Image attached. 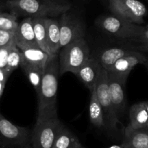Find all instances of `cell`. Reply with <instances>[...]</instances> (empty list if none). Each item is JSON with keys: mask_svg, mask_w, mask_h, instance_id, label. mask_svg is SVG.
<instances>
[{"mask_svg": "<svg viewBox=\"0 0 148 148\" xmlns=\"http://www.w3.org/2000/svg\"><path fill=\"white\" fill-rule=\"evenodd\" d=\"M60 76L58 55H50L45 65L42 84L38 95L37 119L58 117L57 94Z\"/></svg>", "mask_w": 148, "mask_h": 148, "instance_id": "1", "label": "cell"}, {"mask_svg": "<svg viewBox=\"0 0 148 148\" xmlns=\"http://www.w3.org/2000/svg\"><path fill=\"white\" fill-rule=\"evenodd\" d=\"M5 7L17 17L47 18L68 12L71 4L67 0H7Z\"/></svg>", "mask_w": 148, "mask_h": 148, "instance_id": "2", "label": "cell"}, {"mask_svg": "<svg viewBox=\"0 0 148 148\" xmlns=\"http://www.w3.org/2000/svg\"><path fill=\"white\" fill-rule=\"evenodd\" d=\"M90 49L84 38L77 39L60 50V75L65 73H75L90 58Z\"/></svg>", "mask_w": 148, "mask_h": 148, "instance_id": "3", "label": "cell"}, {"mask_svg": "<svg viewBox=\"0 0 148 148\" xmlns=\"http://www.w3.org/2000/svg\"><path fill=\"white\" fill-rule=\"evenodd\" d=\"M97 24L106 34L132 42H134L139 36L144 27L125 21L114 15L100 17L98 19Z\"/></svg>", "mask_w": 148, "mask_h": 148, "instance_id": "4", "label": "cell"}, {"mask_svg": "<svg viewBox=\"0 0 148 148\" xmlns=\"http://www.w3.org/2000/svg\"><path fill=\"white\" fill-rule=\"evenodd\" d=\"M63 123L58 117L36 119L31 132V145L33 148H52L55 138Z\"/></svg>", "mask_w": 148, "mask_h": 148, "instance_id": "5", "label": "cell"}, {"mask_svg": "<svg viewBox=\"0 0 148 148\" xmlns=\"http://www.w3.org/2000/svg\"><path fill=\"white\" fill-rule=\"evenodd\" d=\"M29 129L15 125L0 113V147H21L31 144Z\"/></svg>", "mask_w": 148, "mask_h": 148, "instance_id": "6", "label": "cell"}, {"mask_svg": "<svg viewBox=\"0 0 148 148\" xmlns=\"http://www.w3.org/2000/svg\"><path fill=\"white\" fill-rule=\"evenodd\" d=\"M108 8L113 15L137 25L143 23L147 14L146 6L139 0H108Z\"/></svg>", "mask_w": 148, "mask_h": 148, "instance_id": "7", "label": "cell"}, {"mask_svg": "<svg viewBox=\"0 0 148 148\" xmlns=\"http://www.w3.org/2000/svg\"><path fill=\"white\" fill-rule=\"evenodd\" d=\"M97 96L103 110L105 128L109 131L117 130L118 123H120L119 116L110 98L108 85V76L105 69L102 71L95 86Z\"/></svg>", "mask_w": 148, "mask_h": 148, "instance_id": "8", "label": "cell"}, {"mask_svg": "<svg viewBox=\"0 0 148 148\" xmlns=\"http://www.w3.org/2000/svg\"><path fill=\"white\" fill-rule=\"evenodd\" d=\"M60 48L77 39L84 38L85 26L79 17L70 13L62 14L59 19Z\"/></svg>", "mask_w": 148, "mask_h": 148, "instance_id": "9", "label": "cell"}, {"mask_svg": "<svg viewBox=\"0 0 148 148\" xmlns=\"http://www.w3.org/2000/svg\"><path fill=\"white\" fill-rule=\"evenodd\" d=\"M147 60V57L142 52L134 50L132 53L123 57L110 68L105 70L108 73L116 76L121 82L126 84V81L131 71L139 64H145Z\"/></svg>", "mask_w": 148, "mask_h": 148, "instance_id": "10", "label": "cell"}, {"mask_svg": "<svg viewBox=\"0 0 148 148\" xmlns=\"http://www.w3.org/2000/svg\"><path fill=\"white\" fill-rule=\"evenodd\" d=\"M103 70L97 59L95 57H90L74 74L91 92L96 86Z\"/></svg>", "mask_w": 148, "mask_h": 148, "instance_id": "11", "label": "cell"}, {"mask_svg": "<svg viewBox=\"0 0 148 148\" xmlns=\"http://www.w3.org/2000/svg\"><path fill=\"white\" fill-rule=\"evenodd\" d=\"M107 76L110 98L118 116H119L120 113L124 111L126 106V97L124 91L126 84L111 74L107 73Z\"/></svg>", "mask_w": 148, "mask_h": 148, "instance_id": "12", "label": "cell"}, {"mask_svg": "<svg viewBox=\"0 0 148 148\" xmlns=\"http://www.w3.org/2000/svg\"><path fill=\"white\" fill-rule=\"evenodd\" d=\"M15 44L18 48L39 47L36 40L31 17L25 18L18 24V27L15 31Z\"/></svg>", "mask_w": 148, "mask_h": 148, "instance_id": "13", "label": "cell"}, {"mask_svg": "<svg viewBox=\"0 0 148 148\" xmlns=\"http://www.w3.org/2000/svg\"><path fill=\"white\" fill-rule=\"evenodd\" d=\"M129 121L125 130H147L148 113L145 102H138L131 106Z\"/></svg>", "mask_w": 148, "mask_h": 148, "instance_id": "14", "label": "cell"}, {"mask_svg": "<svg viewBox=\"0 0 148 148\" xmlns=\"http://www.w3.org/2000/svg\"><path fill=\"white\" fill-rule=\"evenodd\" d=\"M47 36L51 55H58L60 50V31L59 20L55 18H45Z\"/></svg>", "mask_w": 148, "mask_h": 148, "instance_id": "15", "label": "cell"}, {"mask_svg": "<svg viewBox=\"0 0 148 148\" xmlns=\"http://www.w3.org/2000/svg\"><path fill=\"white\" fill-rule=\"evenodd\" d=\"M134 49L121 47H110L104 49L96 58L105 70L110 68L115 62L123 57L132 53Z\"/></svg>", "mask_w": 148, "mask_h": 148, "instance_id": "16", "label": "cell"}, {"mask_svg": "<svg viewBox=\"0 0 148 148\" xmlns=\"http://www.w3.org/2000/svg\"><path fill=\"white\" fill-rule=\"evenodd\" d=\"M18 49L22 53L23 61L42 68H45L50 56L39 47H24Z\"/></svg>", "mask_w": 148, "mask_h": 148, "instance_id": "17", "label": "cell"}, {"mask_svg": "<svg viewBox=\"0 0 148 148\" xmlns=\"http://www.w3.org/2000/svg\"><path fill=\"white\" fill-rule=\"evenodd\" d=\"M89 116L90 122L97 129L105 128L103 110L97 96L95 87L91 91L90 102L89 106Z\"/></svg>", "mask_w": 148, "mask_h": 148, "instance_id": "18", "label": "cell"}, {"mask_svg": "<svg viewBox=\"0 0 148 148\" xmlns=\"http://www.w3.org/2000/svg\"><path fill=\"white\" fill-rule=\"evenodd\" d=\"M83 145L77 136L63 124L55 138L52 148H82Z\"/></svg>", "mask_w": 148, "mask_h": 148, "instance_id": "19", "label": "cell"}, {"mask_svg": "<svg viewBox=\"0 0 148 148\" xmlns=\"http://www.w3.org/2000/svg\"><path fill=\"white\" fill-rule=\"evenodd\" d=\"M123 142L129 148H148V130H124Z\"/></svg>", "mask_w": 148, "mask_h": 148, "instance_id": "20", "label": "cell"}, {"mask_svg": "<svg viewBox=\"0 0 148 148\" xmlns=\"http://www.w3.org/2000/svg\"><path fill=\"white\" fill-rule=\"evenodd\" d=\"M21 68L25 73V76H27L36 93H39L45 68H42L40 66L29 64L24 61H23L21 63Z\"/></svg>", "mask_w": 148, "mask_h": 148, "instance_id": "21", "label": "cell"}, {"mask_svg": "<svg viewBox=\"0 0 148 148\" xmlns=\"http://www.w3.org/2000/svg\"><path fill=\"white\" fill-rule=\"evenodd\" d=\"M32 21L34 34H35L37 44L42 50L47 52L49 55H51L50 50H49L47 43L45 18H32Z\"/></svg>", "mask_w": 148, "mask_h": 148, "instance_id": "22", "label": "cell"}, {"mask_svg": "<svg viewBox=\"0 0 148 148\" xmlns=\"http://www.w3.org/2000/svg\"><path fill=\"white\" fill-rule=\"evenodd\" d=\"M23 62V55L21 50L18 49L16 45H14L8 55L5 71L8 72L10 76L14 71L21 67Z\"/></svg>", "mask_w": 148, "mask_h": 148, "instance_id": "23", "label": "cell"}, {"mask_svg": "<svg viewBox=\"0 0 148 148\" xmlns=\"http://www.w3.org/2000/svg\"><path fill=\"white\" fill-rule=\"evenodd\" d=\"M18 24L16 15L11 12H0V30L15 32Z\"/></svg>", "mask_w": 148, "mask_h": 148, "instance_id": "24", "label": "cell"}, {"mask_svg": "<svg viewBox=\"0 0 148 148\" xmlns=\"http://www.w3.org/2000/svg\"><path fill=\"white\" fill-rule=\"evenodd\" d=\"M134 42L137 43L138 45L132 49L139 52H148V25L143 27L142 32Z\"/></svg>", "mask_w": 148, "mask_h": 148, "instance_id": "25", "label": "cell"}, {"mask_svg": "<svg viewBox=\"0 0 148 148\" xmlns=\"http://www.w3.org/2000/svg\"><path fill=\"white\" fill-rule=\"evenodd\" d=\"M15 43V32L0 30V48L6 47Z\"/></svg>", "mask_w": 148, "mask_h": 148, "instance_id": "26", "label": "cell"}, {"mask_svg": "<svg viewBox=\"0 0 148 148\" xmlns=\"http://www.w3.org/2000/svg\"><path fill=\"white\" fill-rule=\"evenodd\" d=\"M16 44H13L12 45L6 47L0 48V68L1 69H5L7 65V60H8V55L12 47Z\"/></svg>", "mask_w": 148, "mask_h": 148, "instance_id": "27", "label": "cell"}, {"mask_svg": "<svg viewBox=\"0 0 148 148\" xmlns=\"http://www.w3.org/2000/svg\"><path fill=\"white\" fill-rule=\"evenodd\" d=\"M9 76L10 75L8 73V72H7L5 69H1V68H0V82L7 83Z\"/></svg>", "mask_w": 148, "mask_h": 148, "instance_id": "28", "label": "cell"}, {"mask_svg": "<svg viewBox=\"0 0 148 148\" xmlns=\"http://www.w3.org/2000/svg\"><path fill=\"white\" fill-rule=\"evenodd\" d=\"M82 148H87V147H82ZM108 148H129L123 142H122L121 144L120 145H112V146L109 147Z\"/></svg>", "mask_w": 148, "mask_h": 148, "instance_id": "29", "label": "cell"}, {"mask_svg": "<svg viewBox=\"0 0 148 148\" xmlns=\"http://www.w3.org/2000/svg\"><path fill=\"white\" fill-rule=\"evenodd\" d=\"M5 84H6V83H5V82H0V98L2 97V94H3L4 92V90H5Z\"/></svg>", "mask_w": 148, "mask_h": 148, "instance_id": "30", "label": "cell"}, {"mask_svg": "<svg viewBox=\"0 0 148 148\" xmlns=\"http://www.w3.org/2000/svg\"><path fill=\"white\" fill-rule=\"evenodd\" d=\"M0 148H33L31 144L29 145H25V146H21V147H0Z\"/></svg>", "mask_w": 148, "mask_h": 148, "instance_id": "31", "label": "cell"}, {"mask_svg": "<svg viewBox=\"0 0 148 148\" xmlns=\"http://www.w3.org/2000/svg\"><path fill=\"white\" fill-rule=\"evenodd\" d=\"M4 8H6V7H5V2L4 4H2V2H0V12H1V10L3 9Z\"/></svg>", "mask_w": 148, "mask_h": 148, "instance_id": "32", "label": "cell"}, {"mask_svg": "<svg viewBox=\"0 0 148 148\" xmlns=\"http://www.w3.org/2000/svg\"><path fill=\"white\" fill-rule=\"evenodd\" d=\"M144 102H145V106H146L147 110V113H148V101H144ZM147 130H148V126H147Z\"/></svg>", "mask_w": 148, "mask_h": 148, "instance_id": "33", "label": "cell"}, {"mask_svg": "<svg viewBox=\"0 0 148 148\" xmlns=\"http://www.w3.org/2000/svg\"><path fill=\"white\" fill-rule=\"evenodd\" d=\"M144 65H145V66H146L147 69V71H148V58H147V60L146 62H145V64H144Z\"/></svg>", "mask_w": 148, "mask_h": 148, "instance_id": "34", "label": "cell"}]
</instances>
